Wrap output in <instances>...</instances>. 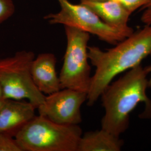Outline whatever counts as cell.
Segmentation results:
<instances>
[{
  "label": "cell",
  "mask_w": 151,
  "mask_h": 151,
  "mask_svg": "<svg viewBox=\"0 0 151 151\" xmlns=\"http://www.w3.org/2000/svg\"><path fill=\"white\" fill-rule=\"evenodd\" d=\"M150 55L151 25H146L106 50L88 46V59L95 71L91 76L87 92V105H93L117 76L140 65L142 60Z\"/></svg>",
  "instance_id": "1"
},
{
  "label": "cell",
  "mask_w": 151,
  "mask_h": 151,
  "mask_svg": "<svg viewBox=\"0 0 151 151\" xmlns=\"http://www.w3.org/2000/svg\"><path fill=\"white\" fill-rule=\"evenodd\" d=\"M149 70L142 65L128 70L106 87L100 97L104 108L101 128L120 137L129 127L130 115L140 103L145 109L139 117L151 119V99L148 96Z\"/></svg>",
  "instance_id": "2"
},
{
  "label": "cell",
  "mask_w": 151,
  "mask_h": 151,
  "mask_svg": "<svg viewBox=\"0 0 151 151\" xmlns=\"http://www.w3.org/2000/svg\"><path fill=\"white\" fill-rule=\"evenodd\" d=\"M82 135L78 125L57 124L39 115L14 138L22 151H77Z\"/></svg>",
  "instance_id": "3"
},
{
  "label": "cell",
  "mask_w": 151,
  "mask_h": 151,
  "mask_svg": "<svg viewBox=\"0 0 151 151\" xmlns=\"http://www.w3.org/2000/svg\"><path fill=\"white\" fill-rule=\"evenodd\" d=\"M35 58L32 51L22 50L0 59V84L5 99L27 100L37 109L45 98L32 80L31 65Z\"/></svg>",
  "instance_id": "4"
},
{
  "label": "cell",
  "mask_w": 151,
  "mask_h": 151,
  "mask_svg": "<svg viewBox=\"0 0 151 151\" xmlns=\"http://www.w3.org/2000/svg\"><path fill=\"white\" fill-rule=\"evenodd\" d=\"M65 29L67 47L59 76L61 89L87 93L91 80L88 56L90 34L76 27L65 26Z\"/></svg>",
  "instance_id": "5"
},
{
  "label": "cell",
  "mask_w": 151,
  "mask_h": 151,
  "mask_svg": "<svg viewBox=\"0 0 151 151\" xmlns=\"http://www.w3.org/2000/svg\"><path fill=\"white\" fill-rule=\"evenodd\" d=\"M57 1L60 10L44 17L50 24H62L76 27L95 35L101 40L112 45H116L131 35L109 26L82 4H74L69 0Z\"/></svg>",
  "instance_id": "6"
},
{
  "label": "cell",
  "mask_w": 151,
  "mask_h": 151,
  "mask_svg": "<svg viewBox=\"0 0 151 151\" xmlns=\"http://www.w3.org/2000/svg\"><path fill=\"white\" fill-rule=\"evenodd\" d=\"M86 92L62 88L45 96L37 109L39 115L57 124L78 125L82 122L81 108L86 101Z\"/></svg>",
  "instance_id": "7"
},
{
  "label": "cell",
  "mask_w": 151,
  "mask_h": 151,
  "mask_svg": "<svg viewBox=\"0 0 151 151\" xmlns=\"http://www.w3.org/2000/svg\"><path fill=\"white\" fill-rule=\"evenodd\" d=\"M36 109L29 101L5 99L0 108V133L14 138L36 116Z\"/></svg>",
  "instance_id": "8"
},
{
  "label": "cell",
  "mask_w": 151,
  "mask_h": 151,
  "mask_svg": "<svg viewBox=\"0 0 151 151\" xmlns=\"http://www.w3.org/2000/svg\"><path fill=\"white\" fill-rule=\"evenodd\" d=\"M56 65V57L50 53L39 54L32 60L31 65L32 80L44 95H50L61 89Z\"/></svg>",
  "instance_id": "9"
},
{
  "label": "cell",
  "mask_w": 151,
  "mask_h": 151,
  "mask_svg": "<svg viewBox=\"0 0 151 151\" xmlns=\"http://www.w3.org/2000/svg\"><path fill=\"white\" fill-rule=\"evenodd\" d=\"M81 4L95 12L109 26L130 35L134 32L128 25L130 16L132 13L119 2L81 0Z\"/></svg>",
  "instance_id": "10"
},
{
  "label": "cell",
  "mask_w": 151,
  "mask_h": 151,
  "mask_svg": "<svg viewBox=\"0 0 151 151\" xmlns=\"http://www.w3.org/2000/svg\"><path fill=\"white\" fill-rule=\"evenodd\" d=\"M124 143L120 137L101 128L82 135L77 151H120Z\"/></svg>",
  "instance_id": "11"
},
{
  "label": "cell",
  "mask_w": 151,
  "mask_h": 151,
  "mask_svg": "<svg viewBox=\"0 0 151 151\" xmlns=\"http://www.w3.org/2000/svg\"><path fill=\"white\" fill-rule=\"evenodd\" d=\"M15 7L12 0H0V24L14 14Z\"/></svg>",
  "instance_id": "12"
},
{
  "label": "cell",
  "mask_w": 151,
  "mask_h": 151,
  "mask_svg": "<svg viewBox=\"0 0 151 151\" xmlns=\"http://www.w3.org/2000/svg\"><path fill=\"white\" fill-rule=\"evenodd\" d=\"M0 151H22L14 138L0 133Z\"/></svg>",
  "instance_id": "13"
},
{
  "label": "cell",
  "mask_w": 151,
  "mask_h": 151,
  "mask_svg": "<svg viewBox=\"0 0 151 151\" xmlns=\"http://www.w3.org/2000/svg\"><path fill=\"white\" fill-rule=\"evenodd\" d=\"M95 1H115L119 2L120 4L127 8L132 13L136 11L137 9L141 8L143 9L145 6L148 3L150 0H88Z\"/></svg>",
  "instance_id": "14"
},
{
  "label": "cell",
  "mask_w": 151,
  "mask_h": 151,
  "mask_svg": "<svg viewBox=\"0 0 151 151\" xmlns=\"http://www.w3.org/2000/svg\"><path fill=\"white\" fill-rule=\"evenodd\" d=\"M140 19L145 24L151 25V7L145 9Z\"/></svg>",
  "instance_id": "15"
},
{
  "label": "cell",
  "mask_w": 151,
  "mask_h": 151,
  "mask_svg": "<svg viewBox=\"0 0 151 151\" xmlns=\"http://www.w3.org/2000/svg\"><path fill=\"white\" fill-rule=\"evenodd\" d=\"M5 98H4V93H3V91L2 89V87L1 86L0 84V108L1 106L2 105L3 103L5 101Z\"/></svg>",
  "instance_id": "16"
},
{
  "label": "cell",
  "mask_w": 151,
  "mask_h": 151,
  "mask_svg": "<svg viewBox=\"0 0 151 151\" xmlns=\"http://www.w3.org/2000/svg\"><path fill=\"white\" fill-rule=\"evenodd\" d=\"M147 67L149 70V75H150V77L148 78V87L151 88V65Z\"/></svg>",
  "instance_id": "17"
},
{
  "label": "cell",
  "mask_w": 151,
  "mask_h": 151,
  "mask_svg": "<svg viewBox=\"0 0 151 151\" xmlns=\"http://www.w3.org/2000/svg\"><path fill=\"white\" fill-rule=\"evenodd\" d=\"M151 7V0H150L149 2H148V3L145 6V7L143 8V9H147V8H148V7Z\"/></svg>",
  "instance_id": "18"
}]
</instances>
